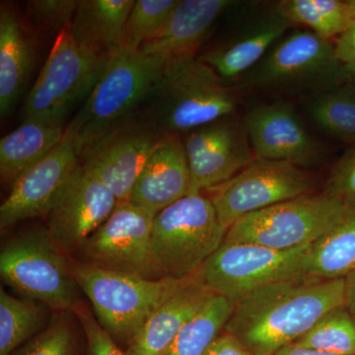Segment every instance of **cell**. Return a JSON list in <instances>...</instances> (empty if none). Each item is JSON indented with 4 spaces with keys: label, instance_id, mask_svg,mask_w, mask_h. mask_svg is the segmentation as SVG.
<instances>
[{
    "label": "cell",
    "instance_id": "cell-3",
    "mask_svg": "<svg viewBox=\"0 0 355 355\" xmlns=\"http://www.w3.org/2000/svg\"><path fill=\"white\" fill-rule=\"evenodd\" d=\"M157 58L123 48L109 58L99 81L67 132L79 150L98 135L146 108L165 76Z\"/></svg>",
    "mask_w": 355,
    "mask_h": 355
},
{
    "label": "cell",
    "instance_id": "cell-37",
    "mask_svg": "<svg viewBox=\"0 0 355 355\" xmlns=\"http://www.w3.org/2000/svg\"><path fill=\"white\" fill-rule=\"evenodd\" d=\"M338 58L345 65H355V24L336 40Z\"/></svg>",
    "mask_w": 355,
    "mask_h": 355
},
{
    "label": "cell",
    "instance_id": "cell-6",
    "mask_svg": "<svg viewBox=\"0 0 355 355\" xmlns=\"http://www.w3.org/2000/svg\"><path fill=\"white\" fill-rule=\"evenodd\" d=\"M227 230L203 193L188 195L154 217L151 247L162 277L196 275L219 247Z\"/></svg>",
    "mask_w": 355,
    "mask_h": 355
},
{
    "label": "cell",
    "instance_id": "cell-35",
    "mask_svg": "<svg viewBox=\"0 0 355 355\" xmlns=\"http://www.w3.org/2000/svg\"><path fill=\"white\" fill-rule=\"evenodd\" d=\"M83 324L86 340H87L90 355H127L123 352L116 340L100 324L94 315L83 306L78 305L73 310Z\"/></svg>",
    "mask_w": 355,
    "mask_h": 355
},
{
    "label": "cell",
    "instance_id": "cell-26",
    "mask_svg": "<svg viewBox=\"0 0 355 355\" xmlns=\"http://www.w3.org/2000/svg\"><path fill=\"white\" fill-rule=\"evenodd\" d=\"M277 7L294 26L320 38H340L355 24V0H282Z\"/></svg>",
    "mask_w": 355,
    "mask_h": 355
},
{
    "label": "cell",
    "instance_id": "cell-14",
    "mask_svg": "<svg viewBox=\"0 0 355 355\" xmlns=\"http://www.w3.org/2000/svg\"><path fill=\"white\" fill-rule=\"evenodd\" d=\"M189 169V195L225 183L252 164L254 155L244 123L234 116L214 121L181 135Z\"/></svg>",
    "mask_w": 355,
    "mask_h": 355
},
{
    "label": "cell",
    "instance_id": "cell-28",
    "mask_svg": "<svg viewBox=\"0 0 355 355\" xmlns=\"http://www.w3.org/2000/svg\"><path fill=\"white\" fill-rule=\"evenodd\" d=\"M307 101L315 125L336 139L355 144V85L349 79Z\"/></svg>",
    "mask_w": 355,
    "mask_h": 355
},
{
    "label": "cell",
    "instance_id": "cell-32",
    "mask_svg": "<svg viewBox=\"0 0 355 355\" xmlns=\"http://www.w3.org/2000/svg\"><path fill=\"white\" fill-rule=\"evenodd\" d=\"M73 350L71 327L64 317H58L11 355H73Z\"/></svg>",
    "mask_w": 355,
    "mask_h": 355
},
{
    "label": "cell",
    "instance_id": "cell-15",
    "mask_svg": "<svg viewBox=\"0 0 355 355\" xmlns=\"http://www.w3.org/2000/svg\"><path fill=\"white\" fill-rule=\"evenodd\" d=\"M118 203L113 191L79 163L44 217L46 230L64 253L78 252Z\"/></svg>",
    "mask_w": 355,
    "mask_h": 355
},
{
    "label": "cell",
    "instance_id": "cell-17",
    "mask_svg": "<svg viewBox=\"0 0 355 355\" xmlns=\"http://www.w3.org/2000/svg\"><path fill=\"white\" fill-rule=\"evenodd\" d=\"M78 165V146L67 132L62 141L48 156L13 184L10 193L0 207L1 230L26 219L46 217Z\"/></svg>",
    "mask_w": 355,
    "mask_h": 355
},
{
    "label": "cell",
    "instance_id": "cell-24",
    "mask_svg": "<svg viewBox=\"0 0 355 355\" xmlns=\"http://www.w3.org/2000/svg\"><path fill=\"white\" fill-rule=\"evenodd\" d=\"M64 123L28 119L0 139V177L12 188L28 170L53 150L64 139Z\"/></svg>",
    "mask_w": 355,
    "mask_h": 355
},
{
    "label": "cell",
    "instance_id": "cell-31",
    "mask_svg": "<svg viewBox=\"0 0 355 355\" xmlns=\"http://www.w3.org/2000/svg\"><path fill=\"white\" fill-rule=\"evenodd\" d=\"M179 0H137L125 26L123 46L140 50L155 36L171 15Z\"/></svg>",
    "mask_w": 355,
    "mask_h": 355
},
{
    "label": "cell",
    "instance_id": "cell-34",
    "mask_svg": "<svg viewBox=\"0 0 355 355\" xmlns=\"http://www.w3.org/2000/svg\"><path fill=\"white\" fill-rule=\"evenodd\" d=\"M323 191L343 200H355V144L331 168Z\"/></svg>",
    "mask_w": 355,
    "mask_h": 355
},
{
    "label": "cell",
    "instance_id": "cell-25",
    "mask_svg": "<svg viewBox=\"0 0 355 355\" xmlns=\"http://www.w3.org/2000/svg\"><path fill=\"white\" fill-rule=\"evenodd\" d=\"M355 270V200H347L335 227L313 243L306 275L322 279H345Z\"/></svg>",
    "mask_w": 355,
    "mask_h": 355
},
{
    "label": "cell",
    "instance_id": "cell-13",
    "mask_svg": "<svg viewBox=\"0 0 355 355\" xmlns=\"http://www.w3.org/2000/svg\"><path fill=\"white\" fill-rule=\"evenodd\" d=\"M155 216L132 202H119L78 250L81 261L144 279H162L151 247Z\"/></svg>",
    "mask_w": 355,
    "mask_h": 355
},
{
    "label": "cell",
    "instance_id": "cell-38",
    "mask_svg": "<svg viewBox=\"0 0 355 355\" xmlns=\"http://www.w3.org/2000/svg\"><path fill=\"white\" fill-rule=\"evenodd\" d=\"M345 306L355 318V270L345 277Z\"/></svg>",
    "mask_w": 355,
    "mask_h": 355
},
{
    "label": "cell",
    "instance_id": "cell-36",
    "mask_svg": "<svg viewBox=\"0 0 355 355\" xmlns=\"http://www.w3.org/2000/svg\"><path fill=\"white\" fill-rule=\"evenodd\" d=\"M205 355H254L230 334H220Z\"/></svg>",
    "mask_w": 355,
    "mask_h": 355
},
{
    "label": "cell",
    "instance_id": "cell-1",
    "mask_svg": "<svg viewBox=\"0 0 355 355\" xmlns=\"http://www.w3.org/2000/svg\"><path fill=\"white\" fill-rule=\"evenodd\" d=\"M345 305V279L301 277L252 292L235 303L224 331L254 355H273Z\"/></svg>",
    "mask_w": 355,
    "mask_h": 355
},
{
    "label": "cell",
    "instance_id": "cell-19",
    "mask_svg": "<svg viewBox=\"0 0 355 355\" xmlns=\"http://www.w3.org/2000/svg\"><path fill=\"white\" fill-rule=\"evenodd\" d=\"M294 24L277 4L261 11L223 43L198 55L229 85L239 83Z\"/></svg>",
    "mask_w": 355,
    "mask_h": 355
},
{
    "label": "cell",
    "instance_id": "cell-21",
    "mask_svg": "<svg viewBox=\"0 0 355 355\" xmlns=\"http://www.w3.org/2000/svg\"><path fill=\"white\" fill-rule=\"evenodd\" d=\"M198 279L161 305L125 349L127 355H162L184 324L216 295Z\"/></svg>",
    "mask_w": 355,
    "mask_h": 355
},
{
    "label": "cell",
    "instance_id": "cell-16",
    "mask_svg": "<svg viewBox=\"0 0 355 355\" xmlns=\"http://www.w3.org/2000/svg\"><path fill=\"white\" fill-rule=\"evenodd\" d=\"M244 125L257 159L309 168L319 164L321 147L288 103L260 104L250 109Z\"/></svg>",
    "mask_w": 355,
    "mask_h": 355
},
{
    "label": "cell",
    "instance_id": "cell-29",
    "mask_svg": "<svg viewBox=\"0 0 355 355\" xmlns=\"http://www.w3.org/2000/svg\"><path fill=\"white\" fill-rule=\"evenodd\" d=\"M33 299L14 297L0 289V355H11L43 331L46 309Z\"/></svg>",
    "mask_w": 355,
    "mask_h": 355
},
{
    "label": "cell",
    "instance_id": "cell-5",
    "mask_svg": "<svg viewBox=\"0 0 355 355\" xmlns=\"http://www.w3.org/2000/svg\"><path fill=\"white\" fill-rule=\"evenodd\" d=\"M239 93L198 58L165 74L141 113L162 135H184L234 116Z\"/></svg>",
    "mask_w": 355,
    "mask_h": 355
},
{
    "label": "cell",
    "instance_id": "cell-22",
    "mask_svg": "<svg viewBox=\"0 0 355 355\" xmlns=\"http://www.w3.org/2000/svg\"><path fill=\"white\" fill-rule=\"evenodd\" d=\"M35 62L31 40L12 4L0 6V114L6 116L24 92Z\"/></svg>",
    "mask_w": 355,
    "mask_h": 355
},
{
    "label": "cell",
    "instance_id": "cell-30",
    "mask_svg": "<svg viewBox=\"0 0 355 355\" xmlns=\"http://www.w3.org/2000/svg\"><path fill=\"white\" fill-rule=\"evenodd\" d=\"M299 347L338 355H355V318L345 306L330 311L305 336Z\"/></svg>",
    "mask_w": 355,
    "mask_h": 355
},
{
    "label": "cell",
    "instance_id": "cell-27",
    "mask_svg": "<svg viewBox=\"0 0 355 355\" xmlns=\"http://www.w3.org/2000/svg\"><path fill=\"white\" fill-rule=\"evenodd\" d=\"M233 307L227 298L216 294L184 324L162 355H205L225 328Z\"/></svg>",
    "mask_w": 355,
    "mask_h": 355
},
{
    "label": "cell",
    "instance_id": "cell-18",
    "mask_svg": "<svg viewBox=\"0 0 355 355\" xmlns=\"http://www.w3.org/2000/svg\"><path fill=\"white\" fill-rule=\"evenodd\" d=\"M236 3L233 0H179L162 29L140 51L160 60L166 73L188 64L198 58L210 28Z\"/></svg>",
    "mask_w": 355,
    "mask_h": 355
},
{
    "label": "cell",
    "instance_id": "cell-4",
    "mask_svg": "<svg viewBox=\"0 0 355 355\" xmlns=\"http://www.w3.org/2000/svg\"><path fill=\"white\" fill-rule=\"evenodd\" d=\"M349 81L335 46L309 30L287 33L239 80L240 86L308 100Z\"/></svg>",
    "mask_w": 355,
    "mask_h": 355
},
{
    "label": "cell",
    "instance_id": "cell-20",
    "mask_svg": "<svg viewBox=\"0 0 355 355\" xmlns=\"http://www.w3.org/2000/svg\"><path fill=\"white\" fill-rule=\"evenodd\" d=\"M191 175L183 139L164 135L133 187L128 202L157 214L189 195Z\"/></svg>",
    "mask_w": 355,
    "mask_h": 355
},
{
    "label": "cell",
    "instance_id": "cell-33",
    "mask_svg": "<svg viewBox=\"0 0 355 355\" xmlns=\"http://www.w3.org/2000/svg\"><path fill=\"white\" fill-rule=\"evenodd\" d=\"M78 2L79 0H31L26 3V12L35 26L60 33L71 23Z\"/></svg>",
    "mask_w": 355,
    "mask_h": 355
},
{
    "label": "cell",
    "instance_id": "cell-39",
    "mask_svg": "<svg viewBox=\"0 0 355 355\" xmlns=\"http://www.w3.org/2000/svg\"><path fill=\"white\" fill-rule=\"evenodd\" d=\"M273 355H338L329 354V352H319V350L307 349V347H299L295 343L286 345L279 350H277Z\"/></svg>",
    "mask_w": 355,
    "mask_h": 355
},
{
    "label": "cell",
    "instance_id": "cell-2",
    "mask_svg": "<svg viewBox=\"0 0 355 355\" xmlns=\"http://www.w3.org/2000/svg\"><path fill=\"white\" fill-rule=\"evenodd\" d=\"M70 268L96 319L114 340L127 347L161 305L200 277L198 270L186 279H149L77 261H70Z\"/></svg>",
    "mask_w": 355,
    "mask_h": 355
},
{
    "label": "cell",
    "instance_id": "cell-11",
    "mask_svg": "<svg viewBox=\"0 0 355 355\" xmlns=\"http://www.w3.org/2000/svg\"><path fill=\"white\" fill-rule=\"evenodd\" d=\"M314 175L280 161L256 159L225 183L203 191L228 230L247 214L286 200L316 193Z\"/></svg>",
    "mask_w": 355,
    "mask_h": 355
},
{
    "label": "cell",
    "instance_id": "cell-40",
    "mask_svg": "<svg viewBox=\"0 0 355 355\" xmlns=\"http://www.w3.org/2000/svg\"><path fill=\"white\" fill-rule=\"evenodd\" d=\"M349 72V79L355 85V65H345Z\"/></svg>",
    "mask_w": 355,
    "mask_h": 355
},
{
    "label": "cell",
    "instance_id": "cell-7",
    "mask_svg": "<svg viewBox=\"0 0 355 355\" xmlns=\"http://www.w3.org/2000/svg\"><path fill=\"white\" fill-rule=\"evenodd\" d=\"M0 275L6 286L51 309L74 310L80 289L64 251L48 230L14 237L0 253Z\"/></svg>",
    "mask_w": 355,
    "mask_h": 355
},
{
    "label": "cell",
    "instance_id": "cell-12",
    "mask_svg": "<svg viewBox=\"0 0 355 355\" xmlns=\"http://www.w3.org/2000/svg\"><path fill=\"white\" fill-rule=\"evenodd\" d=\"M162 133L140 113L109 128L79 150V163L128 202L133 187Z\"/></svg>",
    "mask_w": 355,
    "mask_h": 355
},
{
    "label": "cell",
    "instance_id": "cell-9",
    "mask_svg": "<svg viewBox=\"0 0 355 355\" xmlns=\"http://www.w3.org/2000/svg\"><path fill=\"white\" fill-rule=\"evenodd\" d=\"M108 60L77 43L69 26L58 33L46 64L26 99V120L64 123L67 114L88 99Z\"/></svg>",
    "mask_w": 355,
    "mask_h": 355
},
{
    "label": "cell",
    "instance_id": "cell-8",
    "mask_svg": "<svg viewBox=\"0 0 355 355\" xmlns=\"http://www.w3.org/2000/svg\"><path fill=\"white\" fill-rule=\"evenodd\" d=\"M347 200L324 193L292 198L247 214L226 232V243H250L279 251L313 244L342 219Z\"/></svg>",
    "mask_w": 355,
    "mask_h": 355
},
{
    "label": "cell",
    "instance_id": "cell-10",
    "mask_svg": "<svg viewBox=\"0 0 355 355\" xmlns=\"http://www.w3.org/2000/svg\"><path fill=\"white\" fill-rule=\"evenodd\" d=\"M312 244L279 251L250 243H226L205 261L200 279L235 304L261 287L305 277Z\"/></svg>",
    "mask_w": 355,
    "mask_h": 355
},
{
    "label": "cell",
    "instance_id": "cell-23",
    "mask_svg": "<svg viewBox=\"0 0 355 355\" xmlns=\"http://www.w3.org/2000/svg\"><path fill=\"white\" fill-rule=\"evenodd\" d=\"M133 0H79L69 30L88 51L110 58L123 48Z\"/></svg>",
    "mask_w": 355,
    "mask_h": 355
}]
</instances>
